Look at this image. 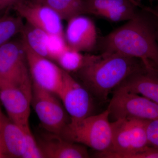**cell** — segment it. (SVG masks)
Returning <instances> with one entry per match:
<instances>
[{"label": "cell", "mask_w": 158, "mask_h": 158, "mask_svg": "<svg viewBox=\"0 0 158 158\" xmlns=\"http://www.w3.org/2000/svg\"><path fill=\"white\" fill-rule=\"evenodd\" d=\"M139 12L132 19L99 38L101 53H118L141 60L150 71L158 72V41L156 28Z\"/></svg>", "instance_id": "6da1fadb"}, {"label": "cell", "mask_w": 158, "mask_h": 158, "mask_svg": "<svg viewBox=\"0 0 158 158\" xmlns=\"http://www.w3.org/2000/svg\"><path fill=\"white\" fill-rule=\"evenodd\" d=\"M148 70L140 59L118 53L87 54L85 65L76 73L87 90L102 102L134 74Z\"/></svg>", "instance_id": "7a4b0ae2"}, {"label": "cell", "mask_w": 158, "mask_h": 158, "mask_svg": "<svg viewBox=\"0 0 158 158\" xmlns=\"http://www.w3.org/2000/svg\"><path fill=\"white\" fill-rule=\"evenodd\" d=\"M107 109L98 115H91L70 122L60 136L73 143L88 146L98 152H107L112 144L113 130Z\"/></svg>", "instance_id": "3957f363"}, {"label": "cell", "mask_w": 158, "mask_h": 158, "mask_svg": "<svg viewBox=\"0 0 158 158\" xmlns=\"http://www.w3.org/2000/svg\"><path fill=\"white\" fill-rule=\"evenodd\" d=\"M147 121L123 118L112 122L111 148L106 152L97 153L96 157L121 158L150 146L146 133Z\"/></svg>", "instance_id": "277c9868"}, {"label": "cell", "mask_w": 158, "mask_h": 158, "mask_svg": "<svg viewBox=\"0 0 158 158\" xmlns=\"http://www.w3.org/2000/svg\"><path fill=\"white\" fill-rule=\"evenodd\" d=\"M31 106L48 132L60 135L70 118L56 94L32 84Z\"/></svg>", "instance_id": "5b68a950"}, {"label": "cell", "mask_w": 158, "mask_h": 158, "mask_svg": "<svg viewBox=\"0 0 158 158\" xmlns=\"http://www.w3.org/2000/svg\"><path fill=\"white\" fill-rule=\"evenodd\" d=\"M107 110L110 118L151 120L158 118V105L144 97L116 88Z\"/></svg>", "instance_id": "8992f818"}, {"label": "cell", "mask_w": 158, "mask_h": 158, "mask_svg": "<svg viewBox=\"0 0 158 158\" xmlns=\"http://www.w3.org/2000/svg\"><path fill=\"white\" fill-rule=\"evenodd\" d=\"M0 79L32 90V82L22 40H10L0 47Z\"/></svg>", "instance_id": "52a82bcc"}, {"label": "cell", "mask_w": 158, "mask_h": 158, "mask_svg": "<svg viewBox=\"0 0 158 158\" xmlns=\"http://www.w3.org/2000/svg\"><path fill=\"white\" fill-rule=\"evenodd\" d=\"M57 95L70 117V122L79 121L92 115L93 102L90 92L64 70L63 82Z\"/></svg>", "instance_id": "ba28073f"}, {"label": "cell", "mask_w": 158, "mask_h": 158, "mask_svg": "<svg viewBox=\"0 0 158 158\" xmlns=\"http://www.w3.org/2000/svg\"><path fill=\"white\" fill-rule=\"evenodd\" d=\"M32 91L0 79V101L7 116L25 131L31 130L29 118Z\"/></svg>", "instance_id": "9c48e42d"}, {"label": "cell", "mask_w": 158, "mask_h": 158, "mask_svg": "<svg viewBox=\"0 0 158 158\" xmlns=\"http://www.w3.org/2000/svg\"><path fill=\"white\" fill-rule=\"evenodd\" d=\"M23 42L32 84L57 95L63 82L64 70L52 60L36 53Z\"/></svg>", "instance_id": "30bf717a"}, {"label": "cell", "mask_w": 158, "mask_h": 158, "mask_svg": "<svg viewBox=\"0 0 158 158\" xmlns=\"http://www.w3.org/2000/svg\"><path fill=\"white\" fill-rule=\"evenodd\" d=\"M14 10L27 23L49 34L64 35L62 19L54 9L44 3L25 0Z\"/></svg>", "instance_id": "8fae6325"}, {"label": "cell", "mask_w": 158, "mask_h": 158, "mask_svg": "<svg viewBox=\"0 0 158 158\" xmlns=\"http://www.w3.org/2000/svg\"><path fill=\"white\" fill-rule=\"evenodd\" d=\"M67 22L64 37L69 47L81 52H90L97 47L96 27L91 19L81 15Z\"/></svg>", "instance_id": "7c38bea8"}, {"label": "cell", "mask_w": 158, "mask_h": 158, "mask_svg": "<svg viewBox=\"0 0 158 158\" xmlns=\"http://www.w3.org/2000/svg\"><path fill=\"white\" fill-rule=\"evenodd\" d=\"M84 2L85 14L93 15L113 22L127 21L139 12L138 5L131 0H84Z\"/></svg>", "instance_id": "4fadbf2b"}, {"label": "cell", "mask_w": 158, "mask_h": 158, "mask_svg": "<svg viewBox=\"0 0 158 158\" xmlns=\"http://www.w3.org/2000/svg\"><path fill=\"white\" fill-rule=\"evenodd\" d=\"M37 140L44 158L90 157L83 145L67 141L59 135L47 132Z\"/></svg>", "instance_id": "5bb4252c"}, {"label": "cell", "mask_w": 158, "mask_h": 158, "mask_svg": "<svg viewBox=\"0 0 158 158\" xmlns=\"http://www.w3.org/2000/svg\"><path fill=\"white\" fill-rule=\"evenodd\" d=\"M27 132L6 116L0 106V144L7 158H23Z\"/></svg>", "instance_id": "9a60e30c"}, {"label": "cell", "mask_w": 158, "mask_h": 158, "mask_svg": "<svg viewBox=\"0 0 158 158\" xmlns=\"http://www.w3.org/2000/svg\"><path fill=\"white\" fill-rule=\"evenodd\" d=\"M117 88L138 94L158 105L157 72L146 70L137 73L128 77Z\"/></svg>", "instance_id": "2e32d148"}, {"label": "cell", "mask_w": 158, "mask_h": 158, "mask_svg": "<svg viewBox=\"0 0 158 158\" xmlns=\"http://www.w3.org/2000/svg\"><path fill=\"white\" fill-rule=\"evenodd\" d=\"M21 34L22 40L30 49L38 55L48 58V47L50 34L27 23L24 24Z\"/></svg>", "instance_id": "e0dca14e"}, {"label": "cell", "mask_w": 158, "mask_h": 158, "mask_svg": "<svg viewBox=\"0 0 158 158\" xmlns=\"http://www.w3.org/2000/svg\"><path fill=\"white\" fill-rule=\"evenodd\" d=\"M44 3L54 9L63 20L85 14L84 0H45Z\"/></svg>", "instance_id": "ac0fdd59"}, {"label": "cell", "mask_w": 158, "mask_h": 158, "mask_svg": "<svg viewBox=\"0 0 158 158\" xmlns=\"http://www.w3.org/2000/svg\"><path fill=\"white\" fill-rule=\"evenodd\" d=\"M87 54L67 47L58 56L56 62L63 70L70 73H77L85 65Z\"/></svg>", "instance_id": "d6986e66"}, {"label": "cell", "mask_w": 158, "mask_h": 158, "mask_svg": "<svg viewBox=\"0 0 158 158\" xmlns=\"http://www.w3.org/2000/svg\"><path fill=\"white\" fill-rule=\"evenodd\" d=\"M24 24L22 18L9 13L0 15V47L21 33Z\"/></svg>", "instance_id": "ffe728a7"}, {"label": "cell", "mask_w": 158, "mask_h": 158, "mask_svg": "<svg viewBox=\"0 0 158 158\" xmlns=\"http://www.w3.org/2000/svg\"><path fill=\"white\" fill-rule=\"evenodd\" d=\"M27 145L23 158H44L37 139L31 131L26 133Z\"/></svg>", "instance_id": "44dd1931"}, {"label": "cell", "mask_w": 158, "mask_h": 158, "mask_svg": "<svg viewBox=\"0 0 158 158\" xmlns=\"http://www.w3.org/2000/svg\"><path fill=\"white\" fill-rule=\"evenodd\" d=\"M146 133L150 146L158 148V118L147 120Z\"/></svg>", "instance_id": "7402d4cb"}, {"label": "cell", "mask_w": 158, "mask_h": 158, "mask_svg": "<svg viewBox=\"0 0 158 158\" xmlns=\"http://www.w3.org/2000/svg\"><path fill=\"white\" fill-rule=\"evenodd\" d=\"M25 0H0V15L8 13L11 9Z\"/></svg>", "instance_id": "603a6c76"}, {"label": "cell", "mask_w": 158, "mask_h": 158, "mask_svg": "<svg viewBox=\"0 0 158 158\" xmlns=\"http://www.w3.org/2000/svg\"><path fill=\"white\" fill-rule=\"evenodd\" d=\"M145 11H147L150 14L152 15L154 17L158 19V11H156L155 9L149 7H144L143 8Z\"/></svg>", "instance_id": "cb8c5ba5"}, {"label": "cell", "mask_w": 158, "mask_h": 158, "mask_svg": "<svg viewBox=\"0 0 158 158\" xmlns=\"http://www.w3.org/2000/svg\"><path fill=\"white\" fill-rule=\"evenodd\" d=\"M0 158H7L1 144H0Z\"/></svg>", "instance_id": "d4e9b609"}, {"label": "cell", "mask_w": 158, "mask_h": 158, "mask_svg": "<svg viewBox=\"0 0 158 158\" xmlns=\"http://www.w3.org/2000/svg\"><path fill=\"white\" fill-rule=\"evenodd\" d=\"M131 1H132V2H134V3H135V4H137V5L138 6H140V5H141V3H140V2L141 1H142V0H131Z\"/></svg>", "instance_id": "484cf974"}, {"label": "cell", "mask_w": 158, "mask_h": 158, "mask_svg": "<svg viewBox=\"0 0 158 158\" xmlns=\"http://www.w3.org/2000/svg\"><path fill=\"white\" fill-rule=\"evenodd\" d=\"M31 2L38 3H44L45 0H30Z\"/></svg>", "instance_id": "4316f807"}, {"label": "cell", "mask_w": 158, "mask_h": 158, "mask_svg": "<svg viewBox=\"0 0 158 158\" xmlns=\"http://www.w3.org/2000/svg\"><path fill=\"white\" fill-rule=\"evenodd\" d=\"M155 18L156 19H157V20L158 22L157 24L156 27V34L157 38V40L158 41V19H157L156 18Z\"/></svg>", "instance_id": "83f0119b"}, {"label": "cell", "mask_w": 158, "mask_h": 158, "mask_svg": "<svg viewBox=\"0 0 158 158\" xmlns=\"http://www.w3.org/2000/svg\"><path fill=\"white\" fill-rule=\"evenodd\" d=\"M155 1H156V2H158V0H155Z\"/></svg>", "instance_id": "f1b7e54d"}]
</instances>
